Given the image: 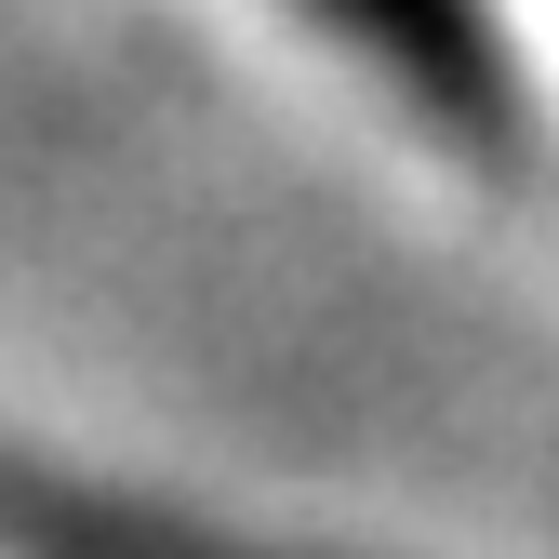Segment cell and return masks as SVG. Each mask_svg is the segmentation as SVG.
<instances>
[{
	"instance_id": "cell-1",
	"label": "cell",
	"mask_w": 559,
	"mask_h": 559,
	"mask_svg": "<svg viewBox=\"0 0 559 559\" xmlns=\"http://www.w3.org/2000/svg\"><path fill=\"white\" fill-rule=\"evenodd\" d=\"M320 14L360 40L440 133H466V147H520L533 107H520V53L493 27V0H320Z\"/></svg>"
},
{
	"instance_id": "cell-2",
	"label": "cell",
	"mask_w": 559,
	"mask_h": 559,
	"mask_svg": "<svg viewBox=\"0 0 559 559\" xmlns=\"http://www.w3.org/2000/svg\"><path fill=\"white\" fill-rule=\"evenodd\" d=\"M0 559H280V546H240L214 520H174V507H133L67 466L0 453Z\"/></svg>"
}]
</instances>
